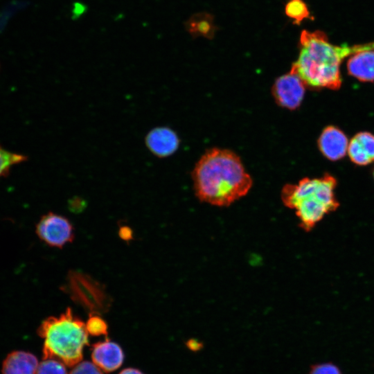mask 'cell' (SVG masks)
Returning a JSON list of instances; mask_svg holds the SVG:
<instances>
[{
    "label": "cell",
    "instance_id": "cell-19",
    "mask_svg": "<svg viewBox=\"0 0 374 374\" xmlns=\"http://www.w3.org/2000/svg\"><path fill=\"white\" fill-rule=\"evenodd\" d=\"M69 374H103V373L93 363L84 361L75 364Z\"/></svg>",
    "mask_w": 374,
    "mask_h": 374
},
{
    "label": "cell",
    "instance_id": "cell-9",
    "mask_svg": "<svg viewBox=\"0 0 374 374\" xmlns=\"http://www.w3.org/2000/svg\"><path fill=\"white\" fill-rule=\"evenodd\" d=\"M93 363L101 371L110 373L118 369L123 364L124 355L116 343L106 339L94 344L91 348Z\"/></svg>",
    "mask_w": 374,
    "mask_h": 374
},
{
    "label": "cell",
    "instance_id": "cell-18",
    "mask_svg": "<svg viewBox=\"0 0 374 374\" xmlns=\"http://www.w3.org/2000/svg\"><path fill=\"white\" fill-rule=\"evenodd\" d=\"M25 160V157L8 152L0 146V177L6 174L10 168Z\"/></svg>",
    "mask_w": 374,
    "mask_h": 374
},
{
    "label": "cell",
    "instance_id": "cell-3",
    "mask_svg": "<svg viewBox=\"0 0 374 374\" xmlns=\"http://www.w3.org/2000/svg\"><path fill=\"white\" fill-rule=\"evenodd\" d=\"M335 178L328 174L319 178H304L296 184H286L281 190L283 204L294 210L300 226L309 231L323 217L339 206L335 190Z\"/></svg>",
    "mask_w": 374,
    "mask_h": 374
},
{
    "label": "cell",
    "instance_id": "cell-2",
    "mask_svg": "<svg viewBox=\"0 0 374 374\" xmlns=\"http://www.w3.org/2000/svg\"><path fill=\"white\" fill-rule=\"evenodd\" d=\"M299 55L290 72L312 88L338 89L341 84L340 65L347 57L374 50V42L353 46L332 44L321 30H303L299 39Z\"/></svg>",
    "mask_w": 374,
    "mask_h": 374
},
{
    "label": "cell",
    "instance_id": "cell-14",
    "mask_svg": "<svg viewBox=\"0 0 374 374\" xmlns=\"http://www.w3.org/2000/svg\"><path fill=\"white\" fill-rule=\"evenodd\" d=\"M186 28L193 35L209 37L215 32L213 17L204 12L193 15L186 22Z\"/></svg>",
    "mask_w": 374,
    "mask_h": 374
},
{
    "label": "cell",
    "instance_id": "cell-1",
    "mask_svg": "<svg viewBox=\"0 0 374 374\" xmlns=\"http://www.w3.org/2000/svg\"><path fill=\"white\" fill-rule=\"evenodd\" d=\"M192 178L197 197L220 207L229 206L245 196L252 186V179L240 157L218 148L203 154L192 172Z\"/></svg>",
    "mask_w": 374,
    "mask_h": 374
},
{
    "label": "cell",
    "instance_id": "cell-6",
    "mask_svg": "<svg viewBox=\"0 0 374 374\" xmlns=\"http://www.w3.org/2000/svg\"><path fill=\"white\" fill-rule=\"evenodd\" d=\"M36 233L46 244L59 249L72 242L75 237L74 228L70 220L53 212L41 217L36 225Z\"/></svg>",
    "mask_w": 374,
    "mask_h": 374
},
{
    "label": "cell",
    "instance_id": "cell-7",
    "mask_svg": "<svg viewBox=\"0 0 374 374\" xmlns=\"http://www.w3.org/2000/svg\"><path fill=\"white\" fill-rule=\"evenodd\" d=\"M305 86L297 75L290 71L276 80L272 93L280 106L294 109L299 107L303 100Z\"/></svg>",
    "mask_w": 374,
    "mask_h": 374
},
{
    "label": "cell",
    "instance_id": "cell-13",
    "mask_svg": "<svg viewBox=\"0 0 374 374\" xmlns=\"http://www.w3.org/2000/svg\"><path fill=\"white\" fill-rule=\"evenodd\" d=\"M347 70L350 75L362 82L374 81V50L356 53L349 57Z\"/></svg>",
    "mask_w": 374,
    "mask_h": 374
},
{
    "label": "cell",
    "instance_id": "cell-8",
    "mask_svg": "<svg viewBox=\"0 0 374 374\" xmlns=\"http://www.w3.org/2000/svg\"><path fill=\"white\" fill-rule=\"evenodd\" d=\"M148 150L159 158H165L175 152L179 139L175 131L168 127H156L151 129L145 136Z\"/></svg>",
    "mask_w": 374,
    "mask_h": 374
},
{
    "label": "cell",
    "instance_id": "cell-16",
    "mask_svg": "<svg viewBox=\"0 0 374 374\" xmlns=\"http://www.w3.org/2000/svg\"><path fill=\"white\" fill-rule=\"evenodd\" d=\"M85 326L88 334L92 336L107 335V324L98 313H91L89 315Z\"/></svg>",
    "mask_w": 374,
    "mask_h": 374
},
{
    "label": "cell",
    "instance_id": "cell-4",
    "mask_svg": "<svg viewBox=\"0 0 374 374\" xmlns=\"http://www.w3.org/2000/svg\"><path fill=\"white\" fill-rule=\"evenodd\" d=\"M37 332L44 339L43 359H55L68 366L82 361L83 348L89 344V334L85 323L71 308L58 317L44 319Z\"/></svg>",
    "mask_w": 374,
    "mask_h": 374
},
{
    "label": "cell",
    "instance_id": "cell-20",
    "mask_svg": "<svg viewBox=\"0 0 374 374\" xmlns=\"http://www.w3.org/2000/svg\"><path fill=\"white\" fill-rule=\"evenodd\" d=\"M309 374H341L339 368L330 363H323L313 366Z\"/></svg>",
    "mask_w": 374,
    "mask_h": 374
},
{
    "label": "cell",
    "instance_id": "cell-22",
    "mask_svg": "<svg viewBox=\"0 0 374 374\" xmlns=\"http://www.w3.org/2000/svg\"><path fill=\"white\" fill-rule=\"evenodd\" d=\"M119 237L125 240L130 241L133 238V234L132 229L127 226H122L118 231Z\"/></svg>",
    "mask_w": 374,
    "mask_h": 374
},
{
    "label": "cell",
    "instance_id": "cell-11",
    "mask_svg": "<svg viewBox=\"0 0 374 374\" xmlns=\"http://www.w3.org/2000/svg\"><path fill=\"white\" fill-rule=\"evenodd\" d=\"M348 154L355 164L365 166L374 161V135L362 132L355 134L348 143Z\"/></svg>",
    "mask_w": 374,
    "mask_h": 374
},
{
    "label": "cell",
    "instance_id": "cell-21",
    "mask_svg": "<svg viewBox=\"0 0 374 374\" xmlns=\"http://www.w3.org/2000/svg\"><path fill=\"white\" fill-rule=\"evenodd\" d=\"M69 208L73 212L81 211L82 208H85V202L81 198L74 197L69 202Z\"/></svg>",
    "mask_w": 374,
    "mask_h": 374
},
{
    "label": "cell",
    "instance_id": "cell-5",
    "mask_svg": "<svg viewBox=\"0 0 374 374\" xmlns=\"http://www.w3.org/2000/svg\"><path fill=\"white\" fill-rule=\"evenodd\" d=\"M62 290L72 300L92 313L107 310L109 307L110 299L105 286L83 272L69 271Z\"/></svg>",
    "mask_w": 374,
    "mask_h": 374
},
{
    "label": "cell",
    "instance_id": "cell-23",
    "mask_svg": "<svg viewBox=\"0 0 374 374\" xmlns=\"http://www.w3.org/2000/svg\"><path fill=\"white\" fill-rule=\"evenodd\" d=\"M186 347L191 351H198L202 348L203 344L195 339H190L186 343Z\"/></svg>",
    "mask_w": 374,
    "mask_h": 374
},
{
    "label": "cell",
    "instance_id": "cell-24",
    "mask_svg": "<svg viewBox=\"0 0 374 374\" xmlns=\"http://www.w3.org/2000/svg\"><path fill=\"white\" fill-rule=\"evenodd\" d=\"M119 374H144V373L136 368H127L125 369L122 370L119 373Z\"/></svg>",
    "mask_w": 374,
    "mask_h": 374
},
{
    "label": "cell",
    "instance_id": "cell-10",
    "mask_svg": "<svg viewBox=\"0 0 374 374\" xmlns=\"http://www.w3.org/2000/svg\"><path fill=\"white\" fill-rule=\"evenodd\" d=\"M348 143L346 134L335 126L326 127L318 140L319 150L331 161L342 159L348 151Z\"/></svg>",
    "mask_w": 374,
    "mask_h": 374
},
{
    "label": "cell",
    "instance_id": "cell-12",
    "mask_svg": "<svg viewBox=\"0 0 374 374\" xmlns=\"http://www.w3.org/2000/svg\"><path fill=\"white\" fill-rule=\"evenodd\" d=\"M39 362L31 353L14 350L3 359L2 374H36Z\"/></svg>",
    "mask_w": 374,
    "mask_h": 374
},
{
    "label": "cell",
    "instance_id": "cell-17",
    "mask_svg": "<svg viewBox=\"0 0 374 374\" xmlns=\"http://www.w3.org/2000/svg\"><path fill=\"white\" fill-rule=\"evenodd\" d=\"M36 374H67L65 364L55 359H46L39 363Z\"/></svg>",
    "mask_w": 374,
    "mask_h": 374
},
{
    "label": "cell",
    "instance_id": "cell-15",
    "mask_svg": "<svg viewBox=\"0 0 374 374\" xmlns=\"http://www.w3.org/2000/svg\"><path fill=\"white\" fill-rule=\"evenodd\" d=\"M285 12L297 25L303 20L311 18L308 6L303 0H290L285 5Z\"/></svg>",
    "mask_w": 374,
    "mask_h": 374
}]
</instances>
